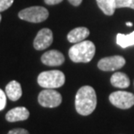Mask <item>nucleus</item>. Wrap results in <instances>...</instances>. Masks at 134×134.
I'll use <instances>...</instances> for the list:
<instances>
[{
	"mask_svg": "<svg viewBox=\"0 0 134 134\" xmlns=\"http://www.w3.org/2000/svg\"><path fill=\"white\" fill-rule=\"evenodd\" d=\"M18 18L30 23H42L48 18V10L42 6H32L19 11Z\"/></svg>",
	"mask_w": 134,
	"mask_h": 134,
	"instance_id": "nucleus-4",
	"label": "nucleus"
},
{
	"mask_svg": "<svg viewBox=\"0 0 134 134\" xmlns=\"http://www.w3.org/2000/svg\"><path fill=\"white\" fill-rule=\"evenodd\" d=\"M97 96L94 89L90 86L81 87L75 95V109L79 114L87 116L95 110Z\"/></svg>",
	"mask_w": 134,
	"mask_h": 134,
	"instance_id": "nucleus-1",
	"label": "nucleus"
},
{
	"mask_svg": "<svg viewBox=\"0 0 134 134\" xmlns=\"http://www.w3.org/2000/svg\"><path fill=\"white\" fill-rule=\"evenodd\" d=\"M68 2L72 5H74V6H79L81 4L82 0H68Z\"/></svg>",
	"mask_w": 134,
	"mask_h": 134,
	"instance_id": "nucleus-21",
	"label": "nucleus"
},
{
	"mask_svg": "<svg viewBox=\"0 0 134 134\" xmlns=\"http://www.w3.org/2000/svg\"><path fill=\"white\" fill-rule=\"evenodd\" d=\"M125 24H126L127 26H129V27H132V23H131V22H127Z\"/></svg>",
	"mask_w": 134,
	"mask_h": 134,
	"instance_id": "nucleus-22",
	"label": "nucleus"
},
{
	"mask_svg": "<svg viewBox=\"0 0 134 134\" xmlns=\"http://www.w3.org/2000/svg\"><path fill=\"white\" fill-rule=\"evenodd\" d=\"M53 42V33L51 30L44 28L39 30L34 40V48L36 50H43L52 44Z\"/></svg>",
	"mask_w": 134,
	"mask_h": 134,
	"instance_id": "nucleus-8",
	"label": "nucleus"
},
{
	"mask_svg": "<svg viewBox=\"0 0 134 134\" xmlns=\"http://www.w3.org/2000/svg\"><path fill=\"white\" fill-rule=\"evenodd\" d=\"M117 44L121 48H125L134 45V31L129 35H123V34H118L116 37Z\"/></svg>",
	"mask_w": 134,
	"mask_h": 134,
	"instance_id": "nucleus-15",
	"label": "nucleus"
},
{
	"mask_svg": "<svg viewBox=\"0 0 134 134\" xmlns=\"http://www.w3.org/2000/svg\"><path fill=\"white\" fill-rule=\"evenodd\" d=\"M62 1H63V0H44V2L48 5L57 4H60V3L62 2Z\"/></svg>",
	"mask_w": 134,
	"mask_h": 134,
	"instance_id": "nucleus-20",
	"label": "nucleus"
},
{
	"mask_svg": "<svg viewBox=\"0 0 134 134\" xmlns=\"http://www.w3.org/2000/svg\"><path fill=\"white\" fill-rule=\"evenodd\" d=\"M95 54V45L91 41H82L69 48L68 55L74 62L87 63L92 61Z\"/></svg>",
	"mask_w": 134,
	"mask_h": 134,
	"instance_id": "nucleus-2",
	"label": "nucleus"
},
{
	"mask_svg": "<svg viewBox=\"0 0 134 134\" xmlns=\"http://www.w3.org/2000/svg\"><path fill=\"white\" fill-rule=\"evenodd\" d=\"M89 30L86 27H78L70 31L68 34V41L71 43H78L84 41L89 36Z\"/></svg>",
	"mask_w": 134,
	"mask_h": 134,
	"instance_id": "nucleus-11",
	"label": "nucleus"
},
{
	"mask_svg": "<svg viewBox=\"0 0 134 134\" xmlns=\"http://www.w3.org/2000/svg\"><path fill=\"white\" fill-rule=\"evenodd\" d=\"M62 101V97L61 93L51 88L42 90L38 95L39 104L43 107H57L61 105Z\"/></svg>",
	"mask_w": 134,
	"mask_h": 134,
	"instance_id": "nucleus-5",
	"label": "nucleus"
},
{
	"mask_svg": "<svg viewBox=\"0 0 134 134\" xmlns=\"http://www.w3.org/2000/svg\"><path fill=\"white\" fill-rule=\"evenodd\" d=\"M99 8L107 16H112L115 12L116 0H96Z\"/></svg>",
	"mask_w": 134,
	"mask_h": 134,
	"instance_id": "nucleus-14",
	"label": "nucleus"
},
{
	"mask_svg": "<svg viewBox=\"0 0 134 134\" xmlns=\"http://www.w3.org/2000/svg\"><path fill=\"white\" fill-rule=\"evenodd\" d=\"M14 0H0V12L6 10L12 5Z\"/></svg>",
	"mask_w": 134,
	"mask_h": 134,
	"instance_id": "nucleus-17",
	"label": "nucleus"
},
{
	"mask_svg": "<svg viewBox=\"0 0 134 134\" xmlns=\"http://www.w3.org/2000/svg\"><path fill=\"white\" fill-rule=\"evenodd\" d=\"M65 75L60 70L42 72L37 77L38 84L43 88H58L65 83Z\"/></svg>",
	"mask_w": 134,
	"mask_h": 134,
	"instance_id": "nucleus-3",
	"label": "nucleus"
},
{
	"mask_svg": "<svg viewBox=\"0 0 134 134\" xmlns=\"http://www.w3.org/2000/svg\"><path fill=\"white\" fill-rule=\"evenodd\" d=\"M41 60L42 63L47 65V66L56 67L63 64V62H65V57L60 51L54 49L45 52L42 55Z\"/></svg>",
	"mask_w": 134,
	"mask_h": 134,
	"instance_id": "nucleus-9",
	"label": "nucleus"
},
{
	"mask_svg": "<svg viewBox=\"0 0 134 134\" xmlns=\"http://www.w3.org/2000/svg\"><path fill=\"white\" fill-rule=\"evenodd\" d=\"M109 100L120 109H129L134 105V94L125 91H116L110 94Z\"/></svg>",
	"mask_w": 134,
	"mask_h": 134,
	"instance_id": "nucleus-6",
	"label": "nucleus"
},
{
	"mask_svg": "<svg viewBox=\"0 0 134 134\" xmlns=\"http://www.w3.org/2000/svg\"><path fill=\"white\" fill-rule=\"evenodd\" d=\"M8 134H30V132L24 128H16V129L10 130Z\"/></svg>",
	"mask_w": 134,
	"mask_h": 134,
	"instance_id": "nucleus-19",
	"label": "nucleus"
},
{
	"mask_svg": "<svg viewBox=\"0 0 134 134\" xmlns=\"http://www.w3.org/2000/svg\"><path fill=\"white\" fill-rule=\"evenodd\" d=\"M5 93L10 100L16 101L22 96V87L19 82L16 81H11L5 87Z\"/></svg>",
	"mask_w": 134,
	"mask_h": 134,
	"instance_id": "nucleus-12",
	"label": "nucleus"
},
{
	"mask_svg": "<svg viewBox=\"0 0 134 134\" xmlns=\"http://www.w3.org/2000/svg\"><path fill=\"white\" fill-rule=\"evenodd\" d=\"M125 7L134 10V0H116V8Z\"/></svg>",
	"mask_w": 134,
	"mask_h": 134,
	"instance_id": "nucleus-16",
	"label": "nucleus"
},
{
	"mask_svg": "<svg viewBox=\"0 0 134 134\" xmlns=\"http://www.w3.org/2000/svg\"><path fill=\"white\" fill-rule=\"evenodd\" d=\"M30 117V112L26 107H18L10 110L5 115V119L9 122L26 120Z\"/></svg>",
	"mask_w": 134,
	"mask_h": 134,
	"instance_id": "nucleus-10",
	"label": "nucleus"
},
{
	"mask_svg": "<svg viewBox=\"0 0 134 134\" xmlns=\"http://www.w3.org/2000/svg\"><path fill=\"white\" fill-rule=\"evenodd\" d=\"M111 84L118 88H126L130 86V80L125 74L116 72L111 77Z\"/></svg>",
	"mask_w": 134,
	"mask_h": 134,
	"instance_id": "nucleus-13",
	"label": "nucleus"
},
{
	"mask_svg": "<svg viewBox=\"0 0 134 134\" xmlns=\"http://www.w3.org/2000/svg\"><path fill=\"white\" fill-rule=\"evenodd\" d=\"M125 64V60L121 55H113L104 57L98 62V68L102 71L118 70Z\"/></svg>",
	"mask_w": 134,
	"mask_h": 134,
	"instance_id": "nucleus-7",
	"label": "nucleus"
},
{
	"mask_svg": "<svg viewBox=\"0 0 134 134\" xmlns=\"http://www.w3.org/2000/svg\"><path fill=\"white\" fill-rule=\"evenodd\" d=\"M6 93L0 89V111L4 110L6 105Z\"/></svg>",
	"mask_w": 134,
	"mask_h": 134,
	"instance_id": "nucleus-18",
	"label": "nucleus"
},
{
	"mask_svg": "<svg viewBox=\"0 0 134 134\" xmlns=\"http://www.w3.org/2000/svg\"><path fill=\"white\" fill-rule=\"evenodd\" d=\"M1 19H2V16H1V14H0V22H1Z\"/></svg>",
	"mask_w": 134,
	"mask_h": 134,
	"instance_id": "nucleus-23",
	"label": "nucleus"
}]
</instances>
